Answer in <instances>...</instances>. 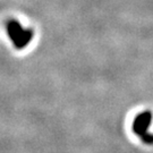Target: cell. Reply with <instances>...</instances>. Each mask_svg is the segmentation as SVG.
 Instances as JSON below:
<instances>
[{
    "instance_id": "1",
    "label": "cell",
    "mask_w": 153,
    "mask_h": 153,
    "mask_svg": "<svg viewBox=\"0 0 153 153\" xmlns=\"http://www.w3.org/2000/svg\"><path fill=\"white\" fill-rule=\"evenodd\" d=\"M152 121V115L149 111H144L142 114L135 117V120L133 124V129L136 133V135L142 138L143 141L148 144L153 143V135L149 134V127Z\"/></svg>"
},
{
    "instance_id": "2",
    "label": "cell",
    "mask_w": 153,
    "mask_h": 153,
    "mask_svg": "<svg viewBox=\"0 0 153 153\" xmlns=\"http://www.w3.org/2000/svg\"><path fill=\"white\" fill-rule=\"evenodd\" d=\"M7 28L11 39L18 42V44L26 43L32 36V32L30 30H22L21 24H18L16 21H10L7 25Z\"/></svg>"
}]
</instances>
